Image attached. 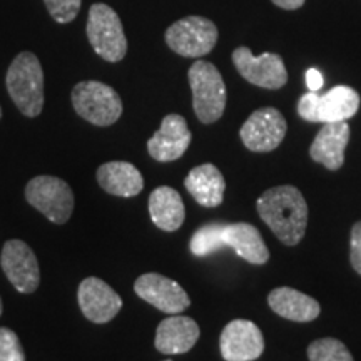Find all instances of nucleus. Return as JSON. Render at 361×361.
<instances>
[{
  "instance_id": "1",
  "label": "nucleus",
  "mask_w": 361,
  "mask_h": 361,
  "mask_svg": "<svg viewBox=\"0 0 361 361\" xmlns=\"http://www.w3.org/2000/svg\"><path fill=\"white\" fill-rule=\"evenodd\" d=\"M258 213L279 241L295 246L305 236L308 224V204L295 186L271 188L259 196Z\"/></svg>"
},
{
  "instance_id": "2",
  "label": "nucleus",
  "mask_w": 361,
  "mask_h": 361,
  "mask_svg": "<svg viewBox=\"0 0 361 361\" xmlns=\"http://www.w3.org/2000/svg\"><path fill=\"white\" fill-rule=\"evenodd\" d=\"M8 96L22 114L37 117L44 109V71L32 52H20L6 78Z\"/></svg>"
},
{
  "instance_id": "3",
  "label": "nucleus",
  "mask_w": 361,
  "mask_h": 361,
  "mask_svg": "<svg viewBox=\"0 0 361 361\" xmlns=\"http://www.w3.org/2000/svg\"><path fill=\"white\" fill-rule=\"evenodd\" d=\"M192 90V106L202 124L221 119L226 107V85L218 67L211 62L197 61L188 72Z\"/></svg>"
},
{
  "instance_id": "4",
  "label": "nucleus",
  "mask_w": 361,
  "mask_h": 361,
  "mask_svg": "<svg viewBox=\"0 0 361 361\" xmlns=\"http://www.w3.org/2000/svg\"><path fill=\"white\" fill-rule=\"evenodd\" d=\"M360 109V94L348 85H336L328 92H308L298 102V114L310 123L348 121Z\"/></svg>"
},
{
  "instance_id": "5",
  "label": "nucleus",
  "mask_w": 361,
  "mask_h": 361,
  "mask_svg": "<svg viewBox=\"0 0 361 361\" xmlns=\"http://www.w3.org/2000/svg\"><path fill=\"white\" fill-rule=\"evenodd\" d=\"M87 39L99 57L107 62L123 61L128 54L123 22L116 11L106 4H94L89 8Z\"/></svg>"
},
{
  "instance_id": "6",
  "label": "nucleus",
  "mask_w": 361,
  "mask_h": 361,
  "mask_svg": "<svg viewBox=\"0 0 361 361\" xmlns=\"http://www.w3.org/2000/svg\"><path fill=\"white\" fill-rule=\"evenodd\" d=\"M75 112L94 126H112L123 116V101L111 85L84 80L72 89Z\"/></svg>"
},
{
  "instance_id": "7",
  "label": "nucleus",
  "mask_w": 361,
  "mask_h": 361,
  "mask_svg": "<svg viewBox=\"0 0 361 361\" xmlns=\"http://www.w3.org/2000/svg\"><path fill=\"white\" fill-rule=\"evenodd\" d=\"M25 197L56 224L67 223L74 209V192L66 180L56 176H37L30 179L25 186Z\"/></svg>"
},
{
  "instance_id": "8",
  "label": "nucleus",
  "mask_w": 361,
  "mask_h": 361,
  "mask_svg": "<svg viewBox=\"0 0 361 361\" xmlns=\"http://www.w3.org/2000/svg\"><path fill=\"white\" fill-rule=\"evenodd\" d=\"M218 42V27L201 16L184 17L166 30V44L183 57L207 56Z\"/></svg>"
},
{
  "instance_id": "9",
  "label": "nucleus",
  "mask_w": 361,
  "mask_h": 361,
  "mask_svg": "<svg viewBox=\"0 0 361 361\" xmlns=\"http://www.w3.org/2000/svg\"><path fill=\"white\" fill-rule=\"evenodd\" d=\"M233 64L250 84L263 89H281L288 82V72L278 54L264 52L256 57L247 47H238L233 52Z\"/></svg>"
},
{
  "instance_id": "10",
  "label": "nucleus",
  "mask_w": 361,
  "mask_h": 361,
  "mask_svg": "<svg viewBox=\"0 0 361 361\" xmlns=\"http://www.w3.org/2000/svg\"><path fill=\"white\" fill-rule=\"evenodd\" d=\"M286 129V119L281 112L274 107H263L247 117L239 135L250 151L271 152L283 142Z\"/></svg>"
},
{
  "instance_id": "11",
  "label": "nucleus",
  "mask_w": 361,
  "mask_h": 361,
  "mask_svg": "<svg viewBox=\"0 0 361 361\" xmlns=\"http://www.w3.org/2000/svg\"><path fill=\"white\" fill-rule=\"evenodd\" d=\"M2 269L12 286L20 293H34L39 288L40 271L34 251L19 239H12L4 245Z\"/></svg>"
},
{
  "instance_id": "12",
  "label": "nucleus",
  "mask_w": 361,
  "mask_h": 361,
  "mask_svg": "<svg viewBox=\"0 0 361 361\" xmlns=\"http://www.w3.org/2000/svg\"><path fill=\"white\" fill-rule=\"evenodd\" d=\"M219 348L226 361H255L264 351L263 333L252 322L234 319L221 333Z\"/></svg>"
},
{
  "instance_id": "13",
  "label": "nucleus",
  "mask_w": 361,
  "mask_h": 361,
  "mask_svg": "<svg viewBox=\"0 0 361 361\" xmlns=\"http://www.w3.org/2000/svg\"><path fill=\"white\" fill-rule=\"evenodd\" d=\"M134 291L162 313L178 314L191 305L188 293L180 288V284L159 273H147L139 276L134 283Z\"/></svg>"
},
{
  "instance_id": "14",
  "label": "nucleus",
  "mask_w": 361,
  "mask_h": 361,
  "mask_svg": "<svg viewBox=\"0 0 361 361\" xmlns=\"http://www.w3.org/2000/svg\"><path fill=\"white\" fill-rule=\"evenodd\" d=\"M79 306L84 316L92 323H107L123 308V300L106 281L85 278L78 291Z\"/></svg>"
},
{
  "instance_id": "15",
  "label": "nucleus",
  "mask_w": 361,
  "mask_h": 361,
  "mask_svg": "<svg viewBox=\"0 0 361 361\" xmlns=\"http://www.w3.org/2000/svg\"><path fill=\"white\" fill-rule=\"evenodd\" d=\"M191 144V130L186 119L179 114H169L162 119L161 128L149 139L147 151L152 159L171 162L179 159Z\"/></svg>"
},
{
  "instance_id": "16",
  "label": "nucleus",
  "mask_w": 361,
  "mask_h": 361,
  "mask_svg": "<svg viewBox=\"0 0 361 361\" xmlns=\"http://www.w3.org/2000/svg\"><path fill=\"white\" fill-rule=\"evenodd\" d=\"M350 142V124L346 121L326 123L316 134L310 147L311 159L329 171H338L345 162V151Z\"/></svg>"
},
{
  "instance_id": "17",
  "label": "nucleus",
  "mask_w": 361,
  "mask_h": 361,
  "mask_svg": "<svg viewBox=\"0 0 361 361\" xmlns=\"http://www.w3.org/2000/svg\"><path fill=\"white\" fill-rule=\"evenodd\" d=\"M200 326L189 316H171L162 319L156 331V348L164 355L186 353L200 340Z\"/></svg>"
},
{
  "instance_id": "18",
  "label": "nucleus",
  "mask_w": 361,
  "mask_h": 361,
  "mask_svg": "<svg viewBox=\"0 0 361 361\" xmlns=\"http://www.w3.org/2000/svg\"><path fill=\"white\" fill-rule=\"evenodd\" d=\"M223 241L224 247H233L251 264H264L269 259V250L264 245L261 233L252 224L234 223L223 224Z\"/></svg>"
},
{
  "instance_id": "19",
  "label": "nucleus",
  "mask_w": 361,
  "mask_h": 361,
  "mask_svg": "<svg viewBox=\"0 0 361 361\" xmlns=\"http://www.w3.org/2000/svg\"><path fill=\"white\" fill-rule=\"evenodd\" d=\"M268 303L274 313L281 318L291 319L296 323L313 322L319 316V303L305 293L295 290V288H276L269 293Z\"/></svg>"
},
{
  "instance_id": "20",
  "label": "nucleus",
  "mask_w": 361,
  "mask_h": 361,
  "mask_svg": "<svg viewBox=\"0 0 361 361\" xmlns=\"http://www.w3.org/2000/svg\"><path fill=\"white\" fill-rule=\"evenodd\" d=\"M97 183L104 191L119 197L137 196L144 188V179L135 166L124 161H112L97 169Z\"/></svg>"
},
{
  "instance_id": "21",
  "label": "nucleus",
  "mask_w": 361,
  "mask_h": 361,
  "mask_svg": "<svg viewBox=\"0 0 361 361\" xmlns=\"http://www.w3.org/2000/svg\"><path fill=\"white\" fill-rule=\"evenodd\" d=\"M188 192L204 207H218L223 202L226 180L214 164H201L184 179Z\"/></svg>"
},
{
  "instance_id": "22",
  "label": "nucleus",
  "mask_w": 361,
  "mask_h": 361,
  "mask_svg": "<svg viewBox=\"0 0 361 361\" xmlns=\"http://www.w3.org/2000/svg\"><path fill=\"white\" fill-rule=\"evenodd\" d=\"M151 219L162 231H178L186 218V209L180 194L169 186H161L149 196Z\"/></svg>"
},
{
  "instance_id": "23",
  "label": "nucleus",
  "mask_w": 361,
  "mask_h": 361,
  "mask_svg": "<svg viewBox=\"0 0 361 361\" xmlns=\"http://www.w3.org/2000/svg\"><path fill=\"white\" fill-rule=\"evenodd\" d=\"M191 252L194 256H209L221 247H224L223 241V224L221 223H209L201 226L196 233L192 234L191 243H189Z\"/></svg>"
},
{
  "instance_id": "24",
  "label": "nucleus",
  "mask_w": 361,
  "mask_h": 361,
  "mask_svg": "<svg viewBox=\"0 0 361 361\" xmlns=\"http://www.w3.org/2000/svg\"><path fill=\"white\" fill-rule=\"evenodd\" d=\"M310 361H355L345 343L335 338H322L308 346Z\"/></svg>"
},
{
  "instance_id": "25",
  "label": "nucleus",
  "mask_w": 361,
  "mask_h": 361,
  "mask_svg": "<svg viewBox=\"0 0 361 361\" xmlns=\"http://www.w3.org/2000/svg\"><path fill=\"white\" fill-rule=\"evenodd\" d=\"M0 361H25L19 336L8 328H0Z\"/></svg>"
},
{
  "instance_id": "26",
  "label": "nucleus",
  "mask_w": 361,
  "mask_h": 361,
  "mask_svg": "<svg viewBox=\"0 0 361 361\" xmlns=\"http://www.w3.org/2000/svg\"><path fill=\"white\" fill-rule=\"evenodd\" d=\"M44 4L59 24H69L80 11V0H44Z\"/></svg>"
},
{
  "instance_id": "27",
  "label": "nucleus",
  "mask_w": 361,
  "mask_h": 361,
  "mask_svg": "<svg viewBox=\"0 0 361 361\" xmlns=\"http://www.w3.org/2000/svg\"><path fill=\"white\" fill-rule=\"evenodd\" d=\"M351 266L361 274V221L356 223L351 229V250H350Z\"/></svg>"
},
{
  "instance_id": "28",
  "label": "nucleus",
  "mask_w": 361,
  "mask_h": 361,
  "mask_svg": "<svg viewBox=\"0 0 361 361\" xmlns=\"http://www.w3.org/2000/svg\"><path fill=\"white\" fill-rule=\"evenodd\" d=\"M323 74L318 69H308L306 72V85H308L310 92H318L323 87Z\"/></svg>"
},
{
  "instance_id": "29",
  "label": "nucleus",
  "mask_w": 361,
  "mask_h": 361,
  "mask_svg": "<svg viewBox=\"0 0 361 361\" xmlns=\"http://www.w3.org/2000/svg\"><path fill=\"white\" fill-rule=\"evenodd\" d=\"M274 6L284 8V11H296L305 4V0H271Z\"/></svg>"
},
{
  "instance_id": "30",
  "label": "nucleus",
  "mask_w": 361,
  "mask_h": 361,
  "mask_svg": "<svg viewBox=\"0 0 361 361\" xmlns=\"http://www.w3.org/2000/svg\"><path fill=\"white\" fill-rule=\"evenodd\" d=\"M0 316H2V298H0Z\"/></svg>"
},
{
  "instance_id": "31",
  "label": "nucleus",
  "mask_w": 361,
  "mask_h": 361,
  "mask_svg": "<svg viewBox=\"0 0 361 361\" xmlns=\"http://www.w3.org/2000/svg\"><path fill=\"white\" fill-rule=\"evenodd\" d=\"M0 119H2V107H0Z\"/></svg>"
},
{
  "instance_id": "32",
  "label": "nucleus",
  "mask_w": 361,
  "mask_h": 361,
  "mask_svg": "<svg viewBox=\"0 0 361 361\" xmlns=\"http://www.w3.org/2000/svg\"><path fill=\"white\" fill-rule=\"evenodd\" d=\"M166 361H171V360H166Z\"/></svg>"
}]
</instances>
